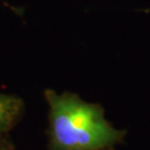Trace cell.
<instances>
[{
	"label": "cell",
	"mask_w": 150,
	"mask_h": 150,
	"mask_svg": "<svg viewBox=\"0 0 150 150\" xmlns=\"http://www.w3.org/2000/svg\"><path fill=\"white\" fill-rule=\"evenodd\" d=\"M0 150H12V145L5 139L0 140Z\"/></svg>",
	"instance_id": "3"
},
{
	"label": "cell",
	"mask_w": 150,
	"mask_h": 150,
	"mask_svg": "<svg viewBox=\"0 0 150 150\" xmlns=\"http://www.w3.org/2000/svg\"><path fill=\"white\" fill-rule=\"evenodd\" d=\"M49 106L48 150H113L125 130L115 128L98 103L72 92L45 91Z\"/></svg>",
	"instance_id": "1"
},
{
	"label": "cell",
	"mask_w": 150,
	"mask_h": 150,
	"mask_svg": "<svg viewBox=\"0 0 150 150\" xmlns=\"http://www.w3.org/2000/svg\"><path fill=\"white\" fill-rule=\"evenodd\" d=\"M23 113V102L17 96L0 92V140L19 122Z\"/></svg>",
	"instance_id": "2"
}]
</instances>
